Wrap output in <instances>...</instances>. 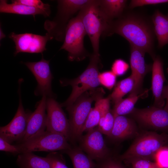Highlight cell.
<instances>
[{
  "label": "cell",
  "instance_id": "cell-3",
  "mask_svg": "<svg viewBox=\"0 0 168 168\" xmlns=\"http://www.w3.org/2000/svg\"><path fill=\"white\" fill-rule=\"evenodd\" d=\"M168 142V136L154 131L139 133L127 150L118 157L122 161L134 158L154 161L158 151Z\"/></svg>",
  "mask_w": 168,
  "mask_h": 168
},
{
  "label": "cell",
  "instance_id": "cell-27",
  "mask_svg": "<svg viewBox=\"0 0 168 168\" xmlns=\"http://www.w3.org/2000/svg\"><path fill=\"white\" fill-rule=\"evenodd\" d=\"M94 168H128L122 162L118 157L116 158L111 155L96 164Z\"/></svg>",
  "mask_w": 168,
  "mask_h": 168
},
{
  "label": "cell",
  "instance_id": "cell-17",
  "mask_svg": "<svg viewBox=\"0 0 168 168\" xmlns=\"http://www.w3.org/2000/svg\"><path fill=\"white\" fill-rule=\"evenodd\" d=\"M153 60L151 87L154 97V106L163 108L165 104V100L162 96L163 84L165 80L163 63L162 59L159 56H156Z\"/></svg>",
  "mask_w": 168,
  "mask_h": 168
},
{
  "label": "cell",
  "instance_id": "cell-20",
  "mask_svg": "<svg viewBox=\"0 0 168 168\" xmlns=\"http://www.w3.org/2000/svg\"><path fill=\"white\" fill-rule=\"evenodd\" d=\"M151 19L158 47L161 49L168 44V13L165 15L156 10Z\"/></svg>",
  "mask_w": 168,
  "mask_h": 168
},
{
  "label": "cell",
  "instance_id": "cell-33",
  "mask_svg": "<svg viewBox=\"0 0 168 168\" xmlns=\"http://www.w3.org/2000/svg\"><path fill=\"white\" fill-rule=\"evenodd\" d=\"M154 161L161 168H168V146H164L158 151Z\"/></svg>",
  "mask_w": 168,
  "mask_h": 168
},
{
  "label": "cell",
  "instance_id": "cell-16",
  "mask_svg": "<svg viewBox=\"0 0 168 168\" xmlns=\"http://www.w3.org/2000/svg\"><path fill=\"white\" fill-rule=\"evenodd\" d=\"M47 96H42L37 104L36 109L29 116L26 132L17 144L21 143L37 135L46 129L47 114L46 113Z\"/></svg>",
  "mask_w": 168,
  "mask_h": 168
},
{
  "label": "cell",
  "instance_id": "cell-1",
  "mask_svg": "<svg viewBox=\"0 0 168 168\" xmlns=\"http://www.w3.org/2000/svg\"><path fill=\"white\" fill-rule=\"evenodd\" d=\"M116 33L126 39L130 45L147 53L153 60L155 35L152 21L134 12L124 14L109 24L107 36Z\"/></svg>",
  "mask_w": 168,
  "mask_h": 168
},
{
  "label": "cell",
  "instance_id": "cell-2",
  "mask_svg": "<svg viewBox=\"0 0 168 168\" xmlns=\"http://www.w3.org/2000/svg\"><path fill=\"white\" fill-rule=\"evenodd\" d=\"M105 91L102 87L86 91L71 105L66 107L69 116L70 141L74 143L82 135L84 124L91 109L93 101L103 98Z\"/></svg>",
  "mask_w": 168,
  "mask_h": 168
},
{
  "label": "cell",
  "instance_id": "cell-28",
  "mask_svg": "<svg viewBox=\"0 0 168 168\" xmlns=\"http://www.w3.org/2000/svg\"><path fill=\"white\" fill-rule=\"evenodd\" d=\"M117 76L111 71L100 73L98 78L100 85L111 90L116 84Z\"/></svg>",
  "mask_w": 168,
  "mask_h": 168
},
{
  "label": "cell",
  "instance_id": "cell-30",
  "mask_svg": "<svg viewBox=\"0 0 168 168\" xmlns=\"http://www.w3.org/2000/svg\"><path fill=\"white\" fill-rule=\"evenodd\" d=\"M46 157L49 163L51 168H68L61 154L56 152H52Z\"/></svg>",
  "mask_w": 168,
  "mask_h": 168
},
{
  "label": "cell",
  "instance_id": "cell-13",
  "mask_svg": "<svg viewBox=\"0 0 168 168\" xmlns=\"http://www.w3.org/2000/svg\"><path fill=\"white\" fill-rule=\"evenodd\" d=\"M50 60L41 59L35 62H27L24 64L32 72L37 81V85L34 91L35 96L45 95L48 97L54 96L51 83L53 78L49 67Z\"/></svg>",
  "mask_w": 168,
  "mask_h": 168
},
{
  "label": "cell",
  "instance_id": "cell-7",
  "mask_svg": "<svg viewBox=\"0 0 168 168\" xmlns=\"http://www.w3.org/2000/svg\"><path fill=\"white\" fill-rule=\"evenodd\" d=\"M86 34L79 12L76 16L72 18L66 28L64 42L60 49L68 52V58L70 61H79L87 55L84 45V37Z\"/></svg>",
  "mask_w": 168,
  "mask_h": 168
},
{
  "label": "cell",
  "instance_id": "cell-10",
  "mask_svg": "<svg viewBox=\"0 0 168 168\" xmlns=\"http://www.w3.org/2000/svg\"><path fill=\"white\" fill-rule=\"evenodd\" d=\"M20 86L19 88V104L17 111L12 120L7 125L0 128V137L11 144L18 143L22 139L26 131L30 112L26 111L22 105Z\"/></svg>",
  "mask_w": 168,
  "mask_h": 168
},
{
  "label": "cell",
  "instance_id": "cell-26",
  "mask_svg": "<svg viewBox=\"0 0 168 168\" xmlns=\"http://www.w3.org/2000/svg\"><path fill=\"white\" fill-rule=\"evenodd\" d=\"M101 117V114L97 105L91 108L83 128L82 132L88 131L98 126Z\"/></svg>",
  "mask_w": 168,
  "mask_h": 168
},
{
  "label": "cell",
  "instance_id": "cell-9",
  "mask_svg": "<svg viewBox=\"0 0 168 168\" xmlns=\"http://www.w3.org/2000/svg\"><path fill=\"white\" fill-rule=\"evenodd\" d=\"M128 115L141 127L168 132V111L164 108L154 106L143 109L134 108Z\"/></svg>",
  "mask_w": 168,
  "mask_h": 168
},
{
  "label": "cell",
  "instance_id": "cell-34",
  "mask_svg": "<svg viewBox=\"0 0 168 168\" xmlns=\"http://www.w3.org/2000/svg\"><path fill=\"white\" fill-rule=\"evenodd\" d=\"M115 118L110 110L106 114L103 126L100 130L104 134L109 136L113 129Z\"/></svg>",
  "mask_w": 168,
  "mask_h": 168
},
{
  "label": "cell",
  "instance_id": "cell-15",
  "mask_svg": "<svg viewBox=\"0 0 168 168\" xmlns=\"http://www.w3.org/2000/svg\"><path fill=\"white\" fill-rule=\"evenodd\" d=\"M130 63L132 75L135 80V84L130 93L140 94L142 91V82L146 75L152 70V65L147 64L144 59L146 53L143 51L130 45Z\"/></svg>",
  "mask_w": 168,
  "mask_h": 168
},
{
  "label": "cell",
  "instance_id": "cell-19",
  "mask_svg": "<svg viewBox=\"0 0 168 168\" xmlns=\"http://www.w3.org/2000/svg\"><path fill=\"white\" fill-rule=\"evenodd\" d=\"M99 9L105 20L109 23L121 16L127 4L126 0H98Z\"/></svg>",
  "mask_w": 168,
  "mask_h": 168
},
{
  "label": "cell",
  "instance_id": "cell-14",
  "mask_svg": "<svg viewBox=\"0 0 168 168\" xmlns=\"http://www.w3.org/2000/svg\"><path fill=\"white\" fill-rule=\"evenodd\" d=\"M9 37L15 43V55L22 52L42 53L46 49V45L48 41L52 39L47 33L42 36L27 33L17 34L12 32Z\"/></svg>",
  "mask_w": 168,
  "mask_h": 168
},
{
  "label": "cell",
  "instance_id": "cell-18",
  "mask_svg": "<svg viewBox=\"0 0 168 168\" xmlns=\"http://www.w3.org/2000/svg\"><path fill=\"white\" fill-rule=\"evenodd\" d=\"M139 133L135 121L124 115L115 118L114 125L109 137L116 140H123L136 136Z\"/></svg>",
  "mask_w": 168,
  "mask_h": 168
},
{
  "label": "cell",
  "instance_id": "cell-31",
  "mask_svg": "<svg viewBox=\"0 0 168 168\" xmlns=\"http://www.w3.org/2000/svg\"><path fill=\"white\" fill-rule=\"evenodd\" d=\"M12 3L22 4L41 9L50 13V5L40 0H13Z\"/></svg>",
  "mask_w": 168,
  "mask_h": 168
},
{
  "label": "cell",
  "instance_id": "cell-29",
  "mask_svg": "<svg viewBox=\"0 0 168 168\" xmlns=\"http://www.w3.org/2000/svg\"><path fill=\"white\" fill-rule=\"evenodd\" d=\"M131 166V168H161L155 161L142 158H134L125 161Z\"/></svg>",
  "mask_w": 168,
  "mask_h": 168
},
{
  "label": "cell",
  "instance_id": "cell-12",
  "mask_svg": "<svg viewBox=\"0 0 168 168\" xmlns=\"http://www.w3.org/2000/svg\"><path fill=\"white\" fill-rule=\"evenodd\" d=\"M102 134L96 127L82 135L78 140L79 147L92 159L97 161L110 155Z\"/></svg>",
  "mask_w": 168,
  "mask_h": 168
},
{
  "label": "cell",
  "instance_id": "cell-23",
  "mask_svg": "<svg viewBox=\"0 0 168 168\" xmlns=\"http://www.w3.org/2000/svg\"><path fill=\"white\" fill-rule=\"evenodd\" d=\"M71 159L73 168H94L95 163L79 147H71L63 151Z\"/></svg>",
  "mask_w": 168,
  "mask_h": 168
},
{
  "label": "cell",
  "instance_id": "cell-37",
  "mask_svg": "<svg viewBox=\"0 0 168 168\" xmlns=\"http://www.w3.org/2000/svg\"><path fill=\"white\" fill-rule=\"evenodd\" d=\"M163 99L166 100V103L164 109L168 111V85L164 86L162 92Z\"/></svg>",
  "mask_w": 168,
  "mask_h": 168
},
{
  "label": "cell",
  "instance_id": "cell-25",
  "mask_svg": "<svg viewBox=\"0 0 168 168\" xmlns=\"http://www.w3.org/2000/svg\"><path fill=\"white\" fill-rule=\"evenodd\" d=\"M135 84V78L131 74L128 77L118 82L112 93L109 96L110 100L114 104L122 99L124 95L131 92Z\"/></svg>",
  "mask_w": 168,
  "mask_h": 168
},
{
  "label": "cell",
  "instance_id": "cell-21",
  "mask_svg": "<svg viewBox=\"0 0 168 168\" xmlns=\"http://www.w3.org/2000/svg\"><path fill=\"white\" fill-rule=\"evenodd\" d=\"M0 12L19 15H31L34 17L37 14L42 15L45 17L49 16L50 14L41 9L22 4L8 3L6 0L0 1Z\"/></svg>",
  "mask_w": 168,
  "mask_h": 168
},
{
  "label": "cell",
  "instance_id": "cell-8",
  "mask_svg": "<svg viewBox=\"0 0 168 168\" xmlns=\"http://www.w3.org/2000/svg\"><path fill=\"white\" fill-rule=\"evenodd\" d=\"M17 145L21 153L40 151L50 152L57 151H63L72 147L63 135L46 130Z\"/></svg>",
  "mask_w": 168,
  "mask_h": 168
},
{
  "label": "cell",
  "instance_id": "cell-5",
  "mask_svg": "<svg viewBox=\"0 0 168 168\" xmlns=\"http://www.w3.org/2000/svg\"><path fill=\"white\" fill-rule=\"evenodd\" d=\"M92 0H58V12L53 21L47 20L44 27L53 39L64 40L67 25L72 17L89 4Z\"/></svg>",
  "mask_w": 168,
  "mask_h": 168
},
{
  "label": "cell",
  "instance_id": "cell-6",
  "mask_svg": "<svg viewBox=\"0 0 168 168\" xmlns=\"http://www.w3.org/2000/svg\"><path fill=\"white\" fill-rule=\"evenodd\" d=\"M98 0H92L79 11L86 34L88 36L93 49V53L100 55V36H106L109 24L105 20L98 6Z\"/></svg>",
  "mask_w": 168,
  "mask_h": 168
},
{
  "label": "cell",
  "instance_id": "cell-4",
  "mask_svg": "<svg viewBox=\"0 0 168 168\" xmlns=\"http://www.w3.org/2000/svg\"><path fill=\"white\" fill-rule=\"evenodd\" d=\"M101 66L100 55L93 53L90 56L88 66L80 75L73 79L60 81L62 86L70 85L72 87V92L69 97L60 104L62 107L66 108L71 105L84 92L98 88L100 85L98 76Z\"/></svg>",
  "mask_w": 168,
  "mask_h": 168
},
{
  "label": "cell",
  "instance_id": "cell-22",
  "mask_svg": "<svg viewBox=\"0 0 168 168\" xmlns=\"http://www.w3.org/2000/svg\"><path fill=\"white\" fill-rule=\"evenodd\" d=\"M16 162L20 168H51L46 157L37 156L33 152L18 154Z\"/></svg>",
  "mask_w": 168,
  "mask_h": 168
},
{
  "label": "cell",
  "instance_id": "cell-38",
  "mask_svg": "<svg viewBox=\"0 0 168 168\" xmlns=\"http://www.w3.org/2000/svg\"><path fill=\"white\" fill-rule=\"evenodd\" d=\"M5 37V35L4 34L2 29L0 28V39L1 40L2 39L4 38Z\"/></svg>",
  "mask_w": 168,
  "mask_h": 168
},
{
  "label": "cell",
  "instance_id": "cell-24",
  "mask_svg": "<svg viewBox=\"0 0 168 168\" xmlns=\"http://www.w3.org/2000/svg\"><path fill=\"white\" fill-rule=\"evenodd\" d=\"M147 92L146 91L140 94L130 93L127 98L122 99L115 103L111 111L114 118L130 114L134 108V105L138 99L144 96Z\"/></svg>",
  "mask_w": 168,
  "mask_h": 168
},
{
  "label": "cell",
  "instance_id": "cell-35",
  "mask_svg": "<svg viewBox=\"0 0 168 168\" xmlns=\"http://www.w3.org/2000/svg\"><path fill=\"white\" fill-rule=\"evenodd\" d=\"M168 3V0H132L130 2L129 8L133 9L137 7L146 5H155Z\"/></svg>",
  "mask_w": 168,
  "mask_h": 168
},
{
  "label": "cell",
  "instance_id": "cell-32",
  "mask_svg": "<svg viewBox=\"0 0 168 168\" xmlns=\"http://www.w3.org/2000/svg\"><path fill=\"white\" fill-rule=\"evenodd\" d=\"M128 64L121 59H116L113 63L111 71L116 76L123 75L128 71L129 68Z\"/></svg>",
  "mask_w": 168,
  "mask_h": 168
},
{
  "label": "cell",
  "instance_id": "cell-36",
  "mask_svg": "<svg viewBox=\"0 0 168 168\" xmlns=\"http://www.w3.org/2000/svg\"><path fill=\"white\" fill-rule=\"evenodd\" d=\"M0 150L13 154H20V149L16 144L12 145L0 137Z\"/></svg>",
  "mask_w": 168,
  "mask_h": 168
},
{
  "label": "cell",
  "instance_id": "cell-11",
  "mask_svg": "<svg viewBox=\"0 0 168 168\" xmlns=\"http://www.w3.org/2000/svg\"><path fill=\"white\" fill-rule=\"evenodd\" d=\"M46 130L63 135L70 140V126L68 119L62 106L53 97L47 98Z\"/></svg>",
  "mask_w": 168,
  "mask_h": 168
}]
</instances>
